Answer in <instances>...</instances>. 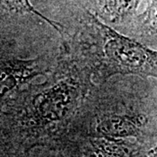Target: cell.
Here are the masks:
<instances>
[{
	"instance_id": "obj_3",
	"label": "cell",
	"mask_w": 157,
	"mask_h": 157,
	"mask_svg": "<svg viewBox=\"0 0 157 157\" xmlns=\"http://www.w3.org/2000/svg\"><path fill=\"white\" fill-rule=\"evenodd\" d=\"M73 34L63 41L89 68L94 83L117 76L157 79V50L107 25L78 6Z\"/></svg>"
},
{
	"instance_id": "obj_5",
	"label": "cell",
	"mask_w": 157,
	"mask_h": 157,
	"mask_svg": "<svg viewBox=\"0 0 157 157\" xmlns=\"http://www.w3.org/2000/svg\"><path fill=\"white\" fill-rule=\"evenodd\" d=\"M75 5L92 12L101 22L122 33L135 20L147 0H74Z\"/></svg>"
},
{
	"instance_id": "obj_9",
	"label": "cell",
	"mask_w": 157,
	"mask_h": 157,
	"mask_svg": "<svg viewBox=\"0 0 157 157\" xmlns=\"http://www.w3.org/2000/svg\"><path fill=\"white\" fill-rule=\"evenodd\" d=\"M147 157H157V142L155 146L149 151L148 155H147Z\"/></svg>"
},
{
	"instance_id": "obj_6",
	"label": "cell",
	"mask_w": 157,
	"mask_h": 157,
	"mask_svg": "<svg viewBox=\"0 0 157 157\" xmlns=\"http://www.w3.org/2000/svg\"><path fill=\"white\" fill-rule=\"evenodd\" d=\"M125 35L157 48V0H147L144 10L129 25Z\"/></svg>"
},
{
	"instance_id": "obj_7",
	"label": "cell",
	"mask_w": 157,
	"mask_h": 157,
	"mask_svg": "<svg viewBox=\"0 0 157 157\" xmlns=\"http://www.w3.org/2000/svg\"><path fill=\"white\" fill-rule=\"evenodd\" d=\"M6 15H15L17 17L30 16L41 18L50 24L60 36L61 40L67 36V31L63 24L56 20H52L39 12L31 4L30 0H1V17H6Z\"/></svg>"
},
{
	"instance_id": "obj_2",
	"label": "cell",
	"mask_w": 157,
	"mask_h": 157,
	"mask_svg": "<svg viewBox=\"0 0 157 157\" xmlns=\"http://www.w3.org/2000/svg\"><path fill=\"white\" fill-rule=\"evenodd\" d=\"M112 78L95 85L62 134L135 140L152 149L156 144V131L143 78Z\"/></svg>"
},
{
	"instance_id": "obj_4",
	"label": "cell",
	"mask_w": 157,
	"mask_h": 157,
	"mask_svg": "<svg viewBox=\"0 0 157 157\" xmlns=\"http://www.w3.org/2000/svg\"><path fill=\"white\" fill-rule=\"evenodd\" d=\"M57 56H39L21 59L1 52L0 95L1 99L29 84L39 76L52 73L56 64Z\"/></svg>"
},
{
	"instance_id": "obj_8",
	"label": "cell",
	"mask_w": 157,
	"mask_h": 157,
	"mask_svg": "<svg viewBox=\"0 0 157 157\" xmlns=\"http://www.w3.org/2000/svg\"><path fill=\"white\" fill-rule=\"evenodd\" d=\"M55 152L56 156L55 157H71L62 153L60 151H56V150H52ZM1 157H33L32 151H13V152H1Z\"/></svg>"
},
{
	"instance_id": "obj_1",
	"label": "cell",
	"mask_w": 157,
	"mask_h": 157,
	"mask_svg": "<svg viewBox=\"0 0 157 157\" xmlns=\"http://www.w3.org/2000/svg\"><path fill=\"white\" fill-rule=\"evenodd\" d=\"M45 77L1 99V152L46 146L67 128L95 86L89 68L64 41Z\"/></svg>"
}]
</instances>
